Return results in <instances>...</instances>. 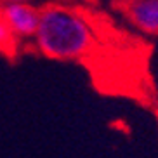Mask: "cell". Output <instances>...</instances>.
<instances>
[{
	"label": "cell",
	"instance_id": "6da1fadb",
	"mask_svg": "<svg viewBox=\"0 0 158 158\" xmlns=\"http://www.w3.org/2000/svg\"><path fill=\"white\" fill-rule=\"evenodd\" d=\"M33 42L45 57L78 61L92 52L96 35L89 21L78 12L51 4L40 9V23Z\"/></svg>",
	"mask_w": 158,
	"mask_h": 158
},
{
	"label": "cell",
	"instance_id": "8992f818",
	"mask_svg": "<svg viewBox=\"0 0 158 158\" xmlns=\"http://www.w3.org/2000/svg\"><path fill=\"white\" fill-rule=\"evenodd\" d=\"M156 118H158V110H156Z\"/></svg>",
	"mask_w": 158,
	"mask_h": 158
},
{
	"label": "cell",
	"instance_id": "7a4b0ae2",
	"mask_svg": "<svg viewBox=\"0 0 158 158\" xmlns=\"http://www.w3.org/2000/svg\"><path fill=\"white\" fill-rule=\"evenodd\" d=\"M0 14L19 42L35 38L40 23V9L33 7L31 4H9L0 5Z\"/></svg>",
	"mask_w": 158,
	"mask_h": 158
},
{
	"label": "cell",
	"instance_id": "277c9868",
	"mask_svg": "<svg viewBox=\"0 0 158 158\" xmlns=\"http://www.w3.org/2000/svg\"><path fill=\"white\" fill-rule=\"evenodd\" d=\"M21 42L18 40L12 30L9 28V24L5 23V19L0 14V52L5 54L7 57H14L19 51Z\"/></svg>",
	"mask_w": 158,
	"mask_h": 158
},
{
	"label": "cell",
	"instance_id": "5b68a950",
	"mask_svg": "<svg viewBox=\"0 0 158 158\" xmlns=\"http://www.w3.org/2000/svg\"><path fill=\"white\" fill-rule=\"evenodd\" d=\"M9 4H30V0H0V5H9Z\"/></svg>",
	"mask_w": 158,
	"mask_h": 158
},
{
	"label": "cell",
	"instance_id": "3957f363",
	"mask_svg": "<svg viewBox=\"0 0 158 158\" xmlns=\"http://www.w3.org/2000/svg\"><path fill=\"white\" fill-rule=\"evenodd\" d=\"M118 7L139 31L158 35V0H120Z\"/></svg>",
	"mask_w": 158,
	"mask_h": 158
}]
</instances>
